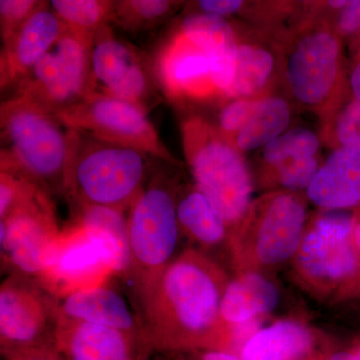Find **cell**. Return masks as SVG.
<instances>
[{
  "label": "cell",
  "mask_w": 360,
  "mask_h": 360,
  "mask_svg": "<svg viewBox=\"0 0 360 360\" xmlns=\"http://www.w3.org/2000/svg\"><path fill=\"white\" fill-rule=\"evenodd\" d=\"M227 283L219 265L200 251L182 252L136 303L144 340L172 349L226 352L220 303Z\"/></svg>",
  "instance_id": "cell-1"
},
{
  "label": "cell",
  "mask_w": 360,
  "mask_h": 360,
  "mask_svg": "<svg viewBox=\"0 0 360 360\" xmlns=\"http://www.w3.org/2000/svg\"><path fill=\"white\" fill-rule=\"evenodd\" d=\"M0 124L2 165L20 170L51 195L65 194L75 130L18 97L2 103Z\"/></svg>",
  "instance_id": "cell-2"
},
{
  "label": "cell",
  "mask_w": 360,
  "mask_h": 360,
  "mask_svg": "<svg viewBox=\"0 0 360 360\" xmlns=\"http://www.w3.org/2000/svg\"><path fill=\"white\" fill-rule=\"evenodd\" d=\"M150 158L136 149L75 131L65 195L77 207L106 206L127 212L148 182Z\"/></svg>",
  "instance_id": "cell-3"
},
{
  "label": "cell",
  "mask_w": 360,
  "mask_h": 360,
  "mask_svg": "<svg viewBox=\"0 0 360 360\" xmlns=\"http://www.w3.org/2000/svg\"><path fill=\"white\" fill-rule=\"evenodd\" d=\"M174 191L158 172L151 174L127 214L130 266L125 276L139 302L175 259L180 229Z\"/></svg>",
  "instance_id": "cell-4"
},
{
  "label": "cell",
  "mask_w": 360,
  "mask_h": 360,
  "mask_svg": "<svg viewBox=\"0 0 360 360\" xmlns=\"http://www.w3.org/2000/svg\"><path fill=\"white\" fill-rule=\"evenodd\" d=\"M182 139L196 188L212 201L227 226L240 224L250 212L253 191L245 160L202 120L184 123Z\"/></svg>",
  "instance_id": "cell-5"
},
{
  "label": "cell",
  "mask_w": 360,
  "mask_h": 360,
  "mask_svg": "<svg viewBox=\"0 0 360 360\" xmlns=\"http://www.w3.org/2000/svg\"><path fill=\"white\" fill-rule=\"evenodd\" d=\"M354 227L352 215L330 210L305 231L295 266L307 285L322 292L338 290L347 296L359 271Z\"/></svg>",
  "instance_id": "cell-6"
},
{
  "label": "cell",
  "mask_w": 360,
  "mask_h": 360,
  "mask_svg": "<svg viewBox=\"0 0 360 360\" xmlns=\"http://www.w3.org/2000/svg\"><path fill=\"white\" fill-rule=\"evenodd\" d=\"M75 131L98 141L136 149L156 160L172 163L174 158L161 141L143 108L115 97L92 92L79 103L56 113Z\"/></svg>",
  "instance_id": "cell-7"
},
{
  "label": "cell",
  "mask_w": 360,
  "mask_h": 360,
  "mask_svg": "<svg viewBox=\"0 0 360 360\" xmlns=\"http://www.w3.org/2000/svg\"><path fill=\"white\" fill-rule=\"evenodd\" d=\"M90 47L66 28L18 84L13 97L54 115L79 103L90 94Z\"/></svg>",
  "instance_id": "cell-8"
},
{
  "label": "cell",
  "mask_w": 360,
  "mask_h": 360,
  "mask_svg": "<svg viewBox=\"0 0 360 360\" xmlns=\"http://www.w3.org/2000/svg\"><path fill=\"white\" fill-rule=\"evenodd\" d=\"M60 233L51 194L39 187L0 221L1 262L9 276L39 283L49 251Z\"/></svg>",
  "instance_id": "cell-9"
},
{
  "label": "cell",
  "mask_w": 360,
  "mask_h": 360,
  "mask_svg": "<svg viewBox=\"0 0 360 360\" xmlns=\"http://www.w3.org/2000/svg\"><path fill=\"white\" fill-rule=\"evenodd\" d=\"M155 86L153 60L116 37L110 25L99 28L90 47V94L115 97L148 112Z\"/></svg>",
  "instance_id": "cell-10"
},
{
  "label": "cell",
  "mask_w": 360,
  "mask_h": 360,
  "mask_svg": "<svg viewBox=\"0 0 360 360\" xmlns=\"http://www.w3.org/2000/svg\"><path fill=\"white\" fill-rule=\"evenodd\" d=\"M59 300L34 279L9 276L0 288L2 347L32 348L56 343Z\"/></svg>",
  "instance_id": "cell-11"
},
{
  "label": "cell",
  "mask_w": 360,
  "mask_h": 360,
  "mask_svg": "<svg viewBox=\"0 0 360 360\" xmlns=\"http://www.w3.org/2000/svg\"><path fill=\"white\" fill-rule=\"evenodd\" d=\"M307 210L290 194L270 200L245 240L231 245L238 262L250 266H274L295 257L305 232Z\"/></svg>",
  "instance_id": "cell-12"
},
{
  "label": "cell",
  "mask_w": 360,
  "mask_h": 360,
  "mask_svg": "<svg viewBox=\"0 0 360 360\" xmlns=\"http://www.w3.org/2000/svg\"><path fill=\"white\" fill-rule=\"evenodd\" d=\"M112 276L96 243L73 224L61 231L49 250L39 283L61 300L75 291L106 283Z\"/></svg>",
  "instance_id": "cell-13"
},
{
  "label": "cell",
  "mask_w": 360,
  "mask_h": 360,
  "mask_svg": "<svg viewBox=\"0 0 360 360\" xmlns=\"http://www.w3.org/2000/svg\"><path fill=\"white\" fill-rule=\"evenodd\" d=\"M153 70L156 85L172 101H200L217 91L210 58L180 30L155 51Z\"/></svg>",
  "instance_id": "cell-14"
},
{
  "label": "cell",
  "mask_w": 360,
  "mask_h": 360,
  "mask_svg": "<svg viewBox=\"0 0 360 360\" xmlns=\"http://www.w3.org/2000/svg\"><path fill=\"white\" fill-rule=\"evenodd\" d=\"M340 44L333 34L319 32L303 37L288 63V79L298 101L321 103L330 94L338 77Z\"/></svg>",
  "instance_id": "cell-15"
},
{
  "label": "cell",
  "mask_w": 360,
  "mask_h": 360,
  "mask_svg": "<svg viewBox=\"0 0 360 360\" xmlns=\"http://www.w3.org/2000/svg\"><path fill=\"white\" fill-rule=\"evenodd\" d=\"M65 30L66 26L52 11L49 2L45 1L13 37L2 44L1 89H15Z\"/></svg>",
  "instance_id": "cell-16"
},
{
  "label": "cell",
  "mask_w": 360,
  "mask_h": 360,
  "mask_svg": "<svg viewBox=\"0 0 360 360\" xmlns=\"http://www.w3.org/2000/svg\"><path fill=\"white\" fill-rule=\"evenodd\" d=\"M61 316L117 329L144 340L141 319L122 295L106 285L77 290L59 300Z\"/></svg>",
  "instance_id": "cell-17"
},
{
  "label": "cell",
  "mask_w": 360,
  "mask_h": 360,
  "mask_svg": "<svg viewBox=\"0 0 360 360\" xmlns=\"http://www.w3.org/2000/svg\"><path fill=\"white\" fill-rule=\"evenodd\" d=\"M179 30L205 52L213 84L217 91L226 94L233 79L238 47L231 25L219 16L198 13L186 16Z\"/></svg>",
  "instance_id": "cell-18"
},
{
  "label": "cell",
  "mask_w": 360,
  "mask_h": 360,
  "mask_svg": "<svg viewBox=\"0 0 360 360\" xmlns=\"http://www.w3.org/2000/svg\"><path fill=\"white\" fill-rule=\"evenodd\" d=\"M75 224L82 227L103 255L113 276L124 278L130 266L127 215L106 206H78Z\"/></svg>",
  "instance_id": "cell-19"
},
{
  "label": "cell",
  "mask_w": 360,
  "mask_h": 360,
  "mask_svg": "<svg viewBox=\"0 0 360 360\" xmlns=\"http://www.w3.org/2000/svg\"><path fill=\"white\" fill-rule=\"evenodd\" d=\"M137 338H142L60 316L56 343L65 348L71 360H131V343Z\"/></svg>",
  "instance_id": "cell-20"
},
{
  "label": "cell",
  "mask_w": 360,
  "mask_h": 360,
  "mask_svg": "<svg viewBox=\"0 0 360 360\" xmlns=\"http://www.w3.org/2000/svg\"><path fill=\"white\" fill-rule=\"evenodd\" d=\"M309 200L330 212L360 205V156L335 150L307 188Z\"/></svg>",
  "instance_id": "cell-21"
},
{
  "label": "cell",
  "mask_w": 360,
  "mask_h": 360,
  "mask_svg": "<svg viewBox=\"0 0 360 360\" xmlns=\"http://www.w3.org/2000/svg\"><path fill=\"white\" fill-rule=\"evenodd\" d=\"M277 303L276 285L257 270H245L227 283L220 316L227 328L259 319L276 309Z\"/></svg>",
  "instance_id": "cell-22"
},
{
  "label": "cell",
  "mask_w": 360,
  "mask_h": 360,
  "mask_svg": "<svg viewBox=\"0 0 360 360\" xmlns=\"http://www.w3.org/2000/svg\"><path fill=\"white\" fill-rule=\"evenodd\" d=\"M314 336L295 321H281L255 333L241 350L243 360H302L311 352Z\"/></svg>",
  "instance_id": "cell-23"
},
{
  "label": "cell",
  "mask_w": 360,
  "mask_h": 360,
  "mask_svg": "<svg viewBox=\"0 0 360 360\" xmlns=\"http://www.w3.org/2000/svg\"><path fill=\"white\" fill-rule=\"evenodd\" d=\"M176 213L180 231L201 245L212 248L226 238L224 217L198 188L177 200Z\"/></svg>",
  "instance_id": "cell-24"
},
{
  "label": "cell",
  "mask_w": 360,
  "mask_h": 360,
  "mask_svg": "<svg viewBox=\"0 0 360 360\" xmlns=\"http://www.w3.org/2000/svg\"><path fill=\"white\" fill-rule=\"evenodd\" d=\"M290 117V106L281 97L258 99L250 120L236 135V146L245 151L265 148L285 132Z\"/></svg>",
  "instance_id": "cell-25"
},
{
  "label": "cell",
  "mask_w": 360,
  "mask_h": 360,
  "mask_svg": "<svg viewBox=\"0 0 360 360\" xmlns=\"http://www.w3.org/2000/svg\"><path fill=\"white\" fill-rule=\"evenodd\" d=\"M115 1L52 0L49 6L66 28L92 44L99 28L110 25Z\"/></svg>",
  "instance_id": "cell-26"
},
{
  "label": "cell",
  "mask_w": 360,
  "mask_h": 360,
  "mask_svg": "<svg viewBox=\"0 0 360 360\" xmlns=\"http://www.w3.org/2000/svg\"><path fill=\"white\" fill-rule=\"evenodd\" d=\"M269 51L251 45H238L233 79L226 96H250L262 89L274 70Z\"/></svg>",
  "instance_id": "cell-27"
},
{
  "label": "cell",
  "mask_w": 360,
  "mask_h": 360,
  "mask_svg": "<svg viewBox=\"0 0 360 360\" xmlns=\"http://www.w3.org/2000/svg\"><path fill=\"white\" fill-rule=\"evenodd\" d=\"M175 2L167 0H122L113 4L112 22L129 32L155 27L172 13Z\"/></svg>",
  "instance_id": "cell-28"
},
{
  "label": "cell",
  "mask_w": 360,
  "mask_h": 360,
  "mask_svg": "<svg viewBox=\"0 0 360 360\" xmlns=\"http://www.w3.org/2000/svg\"><path fill=\"white\" fill-rule=\"evenodd\" d=\"M319 149V137L311 130L293 129L284 132L264 149V158L269 165L278 167L285 161L312 158Z\"/></svg>",
  "instance_id": "cell-29"
},
{
  "label": "cell",
  "mask_w": 360,
  "mask_h": 360,
  "mask_svg": "<svg viewBox=\"0 0 360 360\" xmlns=\"http://www.w3.org/2000/svg\"><path fill=\"white\" fill-rule=\"evenodd\" d=\"M40 187L11 165H0V220L6 219Z\"/></svg>",
  "instance_id": "cell-30"
},
{
  "label": "cell",
  "mask_w": 360,
  "mask_h": 360,
  "mask_svg": "<svg viewBox=\"0 0 360 360\" xmlns=\"http://www.w3.org/2000/svg\"><path fill=\"white\" fill-rule=\"evenodd\" d=\"M44 1L35 0H1L0 1V32L2 44L13 37L20 26L39 8Z\"/></svg>",
  "instance_id": "cell-31"
},
{
  "label": "cell",
  "mask_w": 360,
  "mask_h": 360,
  "mask_svg": "<svg viewBox=\"0 0 360 360\" xmlns=\"http://www.w3.org/2000/svg\"><path fill=\"white\" fill-rule=\"evenodd\" d=\"M319 160L312 158L285 161L276 168L279 182L290 191L309 188L319 170Z\"/></svg>",
  "instance_id": "cell-32"
},
{
  "label": "cell",
  "mask_w": 360,
  "mask_h": 360,
  "mask_svg": "<svg viewBox=\"0 0 360 360\" xmlns=\"http://www.w3.org/2000/svg\"><path fill=\"white\" fill-rule=\"evenodd\" d=\"M336 134L341 148L360 156V101H352L341 113Z\"/></svg>",
  "instance_id": "cell-33"
},
{
  "label": "cell",
  "mask_w": 360,
  "mask_h": 360,
  "mask_svg": "<svg viewBox=\"0 0 360 360\" xmlns=\"http://www.w3.org/2000/svg\"><path fill=\"white\" fill-rule=\"evenodd\" d=\"M257 101L238 99L227 104L219 115V127L222 131L234 134L243 129L252 115Z\"/></svg>",
  "instance_id": "cell-34"
},
{
  "label": "cell",
  "mask_w": 360,
  "mask_h": 360,
  "mask_svg": "<svg viewBox=\"0 0 360 360\" xmlns=\"http://www.w3.org/2000/svg\"><path fill=\"white\" fill-rule=\"evenodd\" d=\"M243 4V1L240 0H201L198 2L200 13L210 14L222 18L238 13Z\"/></svg>",
  "instance_id": "cell-35"
},
{
  "label": "cell",
  "mask_w": 360,
  "mask_h": 360,
  "mask_svg": "<svg viewBox=\"0 0 360 360\" xmlns=\"http://www.w3.org/2000/svg\"><path fill=\"white\" fill-rule=\"evenodd\" d=\"M341 32L354 33L360 28V0L348 1L342 9L338 22Z\"/></svg>",
  "instance_id": "cell-36"
},
{
  "label": "cell",
  "mask_w": 360,
  "mask_h": 360,
  "mask_svg": "<svg viewBox=\"0 0 360 360\" xmlns=\"http://www.w3.org/2000/svg\"><path fill=\"white\" fill-rule=\"evenodd\" d=\"M354 241L357 257H359V274H357L356 279H355L354 284H352V288H350L349 291H348L347 296L360 293V219H354Z\"/></svg>",
  "instance_id": "cell-37"
},
{
  "label": "cell",
  "mask_w": 360,
  "mask_h": 360,
  "mask_svg": "<svg viewBox=\"0 0 360 360\" xmlns=\"http://www.w3.org/2000/svg\"><path fill=\"white\" fill-rule=\"evenodd\" d=\"M200 360H243L239 355L222 350L208 349L201 354Z\"/></svg>",
  "instance_id": "cell-38"
},
{
  "label": "cell",
  "mask_w": 360,
  "mask_h": 360,
  "mask_svg": "<svg viewBox=\"0 0 360 360\" xmlns=\"http://www.w3.org/2000/svg\"><path fill=\"white\" fill-rule=\"evenodd\" d=\"M350 85H352L355 101H360V63L352 71V77H350Z\"/></svg>",
  "instance_id": "cell-39"
},
{
  "label": "cell",
  "mask_w": 360,
  "mask_h": 360,
  "mask_svg": "<svg viewBox=\"0 0 360 360\" xmlns=\"http://www.w3.org/2000/svg\"><path fill=\"white\" fill-rule=\"evenodd\" d=\"M319 360H357L354 350L352 352H338L335 354H329Z\"/></svg>",
  "instance_id": "cell-40"
},
{
  "label": "cell",
  "mask_w": 360,
  "mask_h": 360,
  "mask_svg": "<svg viewBox=\"0 0 360 360\" xmlns=\"http://www.w3.org/2000/svg\"><path fill=\"white\" fill-rule=\"evenodd\" d=\"M348 1H345V0H335V1H329L328 4L333 8H345L347 6Z\"/></svg>",
  "instance_id": "cell-41"
},
{
  "label": "cell",
  "mask_w": 360,
  "mask_h": 360,
  "mask_svg": "<svg viewBox=\"0 0 360 360\" xmlns=\"http://www.w3.org/2000/svg\"><path fill=\"white\" fill-rule=\"evenodd\" d=\"M355 355H356L357 360H360V345L356 349L354 350Z\"/></svg>",
  "instance_id": "cell-42"
}]
</instances>
